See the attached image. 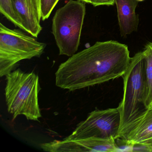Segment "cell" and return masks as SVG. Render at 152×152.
I'll list each match as a JSON object with an SVG mask.
<instances>
[{"instance_id": "9a60e30c", "label": "cell", "mask_w": 152, "mask_h": 152, "mask_svg": "<svg viewBox=\"0 0 152 152\" xmlns=\"http://www.w3.org/2000/svg\"><path fill=\"white\" fill-rule=\"evenodd\" d=\"M31 10L33 14L40 22L41 20V0H30Z\"/></svg>"}, {"instance_id": "ba28073f", "label": "cell", "mask_w": 152, "mask_h": 152, "mask_svg": "<svg viewBox=\"0 0 152 152\" xmlns=\"http://www.w3.org/2000/svg\"><path fill=\"white\" fill-rule=\"evenodd\" d=\"M117 10V16L120 33L125 37L133 32L137 31L138 27V15L135 10L138 3L137 0H114Z\"/></svg>"}, {"instance_id": "6da1fadb", "label": "cell", "mask_w": 152, "mask_h": 152, "mask_svg": "<svg viewBox=\"0 0 152 152\" xmlns=\"http://www.w3.org/2000/svg\"><path fill=\"white\" fill-rule=\"evenodd\" d=\"M131 60L127 45L115 41L97 42L59 65L56 84L73 91L101 84L122 77Z\"/></svg>"}, {"instance_id": "9c48e42d", "label": "cell", "mask_w": 152, "mask_h": 152, "mask_svg": "<svg viewBox=\"0 0 152 152\" xmlns=\"http://www.w3.org/2000/svg\"><path fill=\"white\" fill-rule=\"evenodd\" d=\"M13 3L16 11L21 19L23 31L37 38L42 29L40 22L32 13L25 0H13Z\"/></svg>"}, {"instance_id": "5b68a950", "label": "cell", "mask_w": 152, "mask_h": 152, "mask_svg": "<svg viewBox=\"0 0 152 152\" xmlns=\"http://www.w3.org/2000/svg\"><path fill=\"white\" fill-rule=\"evenodd\" d=\"M47 45L22 31L0 23V76L12 72L22 60L39 57Z\"/></svg>"}, {"instance_id": "52a82bcc", "label": "cell", "mask_w": 152, "mask_h": 152, "mask_svg": "<svg viewBox=\"0 0 152 152\" xmlns=\"http://www.w3.org/2000/svg\"><path fill=\"white\" fill-rule=\"evenodd\" d=\"M40 147L44 151L50 152H115L120 150L114 139L94 137L54 140L41 144Z\"/></svg>"}, {"instance_id": "ffe728a7", "label": "cell", "mask_w": 152, "mask_h": 152, "mask_svg": "<svg viewBox=\"0 0 152 152\" xmlns=\"http://www.w3.org/2000/svg\"></svg>"}, {"instance_id": "277c9868", "label": "cell", "mask_w": 152, "mask_h": 152, "mask_svg": "<svg viewBox=\"0 0 152 152\" xmlns=\"http://www.w3.org/2000/svg\"><path fill=\"white\" fill-rule=\"evenodd\" d=\"M86 10L85 2L69 0L55 13L52 32L60 56L71 57L77 52Z\"/></svg>"}, {"instance_id": "3957f363", "label": "cell", "mask_w": 152, "mask_h": 152, "mask_svg": "<svg viewBox=\"0 0 152 152\" xmlns=\"http://www.w3.org/2000/svg\"><path fill=\"white\" fill-rule=\"evenodd\" d=\"M5 97L9 113L15 120L23 115L28 120L39 121L42 117L39 102V77L35 73L20 69L6 75Z\"/></svg>"}, {"instance_id": "ac0fdd59", "label": "cell", "mask_w": 152, "mask_h": 152, "mask_svg": "<svg viewBox=\"0 0 152 152\" xmlns=\"http://www.w3.org/2000/svg\"><path fill=\"white\" fill-rule=\"evenodd\" d=\"M25 1L26 2V4H27V6H28V7H29V9H30V10H31V5H30V0H25Z\"/></svg>"}, {"instance_id": "8992f818", "label": "cell", "mask_w": 152, "mask_h": 152, "mask_svg": "<svg viewBox=\"0 0 152 152\" xmlns=\"http://www.w3.org/2000/svg\"><path fill=\"white\" fill-rule=\"evenodd\" d=\"M121 115L118 107L96 110L80 122L74 131L64 139L77 140L94 137L119 138Z\"/></svg>"}, {"instance_id": "e0dca14e", "label": "cell", "mask_w": 152, "mask_h": 152, "mask_svg": "<svg viewBox=\"0 0 152 152\" xmlns=\"http://www.w3.org/2000/svg\"><path fill=\"white\" fill-rule=\"evenodd\" d=\"M79 1H82V2H85V3H88V4H91L92 5L93 3L94 0H77Z\"/></svg>"}, {"instance_id": "5bb4252c", "label": "cell", "mask_w": 152, "mask_h": 152, "mask_svg": "<svg viewBox=\"0 0 152 152\" xmlns=\"http://www.w3.org/2000/svg\"><path fill=\"white\" fill-rule=\"evenodd\" d=\"M152 123V107H150V108H148L145 114V115L144 117H143V119L137 125V126H136L135 129L129 134L128 137H129V136H130V135H131L132 133H134V132H137V131L140 129L143 128V127H145L146 125H148V124H149Z\"/></svg>"}, {"instance_id": "8fae6325", "label": "cell", "mask_w": 152, "mask_h": 152, "mask_svg": "<svg viewBox=\"0 0 152 152\" xmlns=\"http://www.w3.org/2000/svg\"><path fill=\"white\" fill-rule=\"evenodd\" d=\"M123 141L131 147L152 145V123L132 133Z\"/></svg>"}, {"instance_id": "2e32d148", "label": "cell", "mask_w": 152, "mask_h": 152, "mask_svg": "<svg viewBox=\"0 0 152 152\" xmlns=\"http://www.w3.org/2000/svg\"><path fill=\"white\" fill-rule=\"evenodd\" d=\"M114 4V0H94L92 5L94 7H96L100 6H113Z\"/></svg>"}, {"instance_id": "d6986e66", "label": "cell", "mask_w": 152, "mask_h": 152, "mask_svg": "<svg viewBox=\"0 0 152 152\" xmlns=\"http://www.w3.org/2000/svg\"><path fill=\"white\" fill-rule=\"evenodd\" d=\"M138 1H144V0H137Z\"/></svg>"}, {"instance_id": "30bf717a", "label": "cell", "mask_w": 152, "mask_h": 152, "mask_svg": "<svg viewBox=\"0 0 152 152\" xmlns=\"http://www.w3.org/2000/svg\"><path fill=\"white\" fill-rule=\"evenodd\" d=\"M142 52L145 60L144 100L148 109L152 107V42L147 44Z\"/></svg>"}, {"instance_id": "4fadbf2b", "label": "cell", "mask_w": 152, "mask_h": 152, "mask_svg": "<svg viewBox=\"0 0 152 152\" xmlns=\"http://www.w3.org/2000/svg\"><path fill=\"white\" fill-rule=\"evenodd\" d=\"M59 0H41V19L45 21L49 18Z\"/></svg>"}, {"instance_id": "7a4b0ae2", "label": "cell", "mask_w": 152, "mask_h": 152, "mask_svg": "<svg viewBox=\"0 0 152 152\" xmlns=\"http://www.w3.org/2000/svg\"><path fill=\"white\" fill-rule=\"evenodd\" d=\"M122 78L123 97L117 107L121 115L119 139L124 140L148 110L144 100L145 60L142 51L131 58L129 66Z\"/></svg>"}, {"instance_id": "7c38bea8", "label": "cell", "mask_w": 152, "mask_h": 152, "mask_svg": "<svg viewBox=\"0 0 152 152\" xmlns=\"http://www.w3.org/2000/svg\"><path fill=\"white\" fill-rule=\"evenodd\" d=\"M0 12L15 26L23 31L21 19L15 9L13 0H0Z\"/></svg>"}]
</instances>
